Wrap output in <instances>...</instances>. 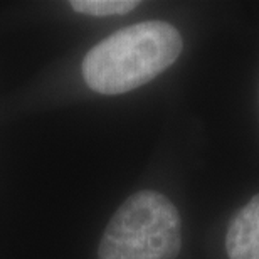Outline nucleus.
Masks as SVG:
<instances>
[{"instance_id":"obj_4","label":"nucleus","mask_w":259,"mask_h":259,"mask_svg":"<svg viewBox=\"0 0 259 259\" xmlns=\"http://www.w3.org/2000/svg\"><path fill=\"white\" fill-rule=\"evenodd\" d=\"M69 5L76 12L95 15V17H111V15L130 14L140 5L135 0H72Z\"/></svg>"},{"instance_id":"obj_3","label":"nucleus","mask_w":259,"mask_h":259,"mask_svg":"<svg viewBox=\"0 0 259 259\" xmlns=\"http://www.w3.org/2000/svg\"><path fill=\"white\" fill-rule=\"evenodd\" d=\"M226 251L229 259H259V194L232 217Z\"/></svg>"},{"instance_id":"obj_1","label":"nucleus","mask_w":259,"mask_h":259,"mask_svg":"<svg viewBox=\"0 0 259 259\" xmlns=\"http://www.w3.org/2000/svg\"><path fill=\"white\" fill-rule=\"evenodd\" d=\"M182 48V35L172 24H133L91 48L82 61V77L100 95H123L167 71Z\"/></svg>"},{"instance_id":"obj_2","label":"nucleus","mask_w":259,"mask_h":259,"mask_svg":"<svg viewBox=\"0 0 259 259\" xmlns=\"http://www.w3.org/2000/svg\"><path fill=\"white\" fill-rule=\"evenodd\" d=\"M182 221L167 197L140 190L123 202L103 232L98 259H175Z\"/></svg>"}]
</instances>
